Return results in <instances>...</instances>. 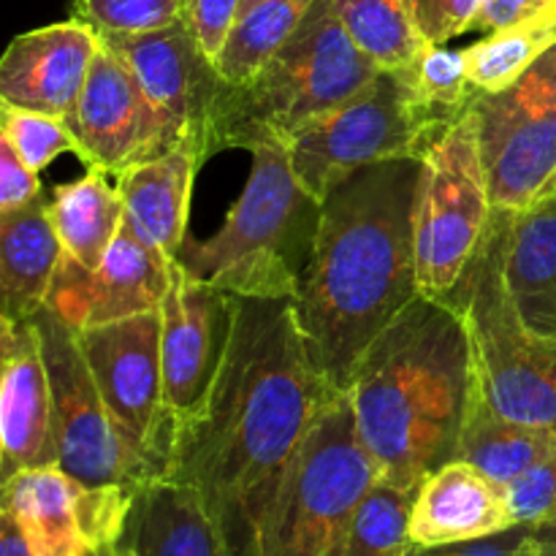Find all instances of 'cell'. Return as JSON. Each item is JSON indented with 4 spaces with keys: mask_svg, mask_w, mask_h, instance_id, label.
I'll return each instance as SVG.
<instances>
[{
    "mask_svg": "<svg viewBox=\"0 0 556 556\" xmlns=\"http://www.w3.org/2000/svg\"><path fill=\"white\" fill-rule=\"evenodd\" d=\"M334 386L293 299H239L231 345L204 405L172 429L168 472L204 500L228 556H264L282 483Z\"/></svg>",
    "mask_w": 556,
    "mask_h": 556,
    "instance_id": "cell-1",
    "label": "cell"
},
{
    "mask_svg": "<svg viewBox=\"0 0 556 556\" xmlns=\"http://www.w3.org/2000/svg\"><path fill=\"white\" fill-rule=\"evenodd\" d=\"M63 253L49 195L0 215V318L30 320L47 307Z\"/></svg>",
    "mask_w": 556,
    "mask_h": 556,
    "instance_id": "cell-22",
    "label": "cell"
},
{
    "mask_svg": "<svg viewBox=\"0 0 556 556\" xmlns=\"http://www.w3.org/2000/svg\"><path fill=\"white\" fill-rule=\"evenodd\" d=\"M136 74L163 130V150H193L201 163L217 150V119L228 81L185 16L163 30L101 36Z\"/></svg>",
    "mask_w": 556,
    "mask_h": 556,
    "instance_id": "cell-11",
    "label": "cell"
},
{
    "mask_svg": "<svg viewBox=\"0 0 556 556\" xmlns=\"http://www.w3.org/2000/svg\"><path fill=\"white\" fill-rule=\"evenodd\" d=\"M556 43V5L510 25L486 33L465 49L470 81L478 92H500L521 79L527 68Z\"/></svg>",
    "mask_w": 556,
    "mask_h": 556,
    "instance_id": "cell-27",
    "label": "cell"
},
{
    "mask_svg": "<svg viewBox=\"0 0 556 556\" xmlns=\"http://www.w3.org/2000/svg\"><path fill=\"white\" fill-rule=\"evenodd\" d=\"M139 494L90 489L58 465L3 481L0 510L14 519L33 556H90L119 546Z\"/></svg>",
    "mask_w": 556,
    "mask_h": 556,
    "instance_id": "cell-13",
    "label": "cell"
},
{
    "mask_svg": "<svg viewBox=\"0 0 556 556\" xmlns=\"http://www.w3.org/2000/svg\"><path fill=\"white\" fill-rule=\"evenodd\" d=\"M472 383L462 313L448 299L418 296L362 353L345 386L380 478L418 489L456 459Z\"/></svg>",
    "mask_w": 556,
    "mask_h": 556,
    "instance_id": "cell-3",
    "label": "cell"
},
{
    "mask_svg": "<svg viewBox=\"0 0 556 556\" xmlns=\"http://www.w3.org/2000/svg\"><path fill=\"white\" fill-rule=\"evenodd\" d=\"M334 9L353 43L380 68H402L429 47L405 0H334Z\"/></svg>",
    "mask_w": 556,
    "mask_h": 556,
    "instance_id": "cell-29",
    "label": "cell"
},
{
    "mask_svg": "<svg viewBox=\"0 0 556 556\" xmlns=\"http://www.w3.org/2000/svg\"><path fill=\"white\" fill-rule=\"evenodd\" d=\"M508 286L532 329L556 334V204L510 217Z\"/></svg>",
    "mask_w": 556,
    "mask_h": 556,
    "instance_id": "cell-25",
    "label": "cell"
},
{
    "mask_svg": "<svg viewBox=\"0 0 556 556\" xmlns=\"http://www.w3.org/2000/svg\"><path fill=\"white\" fill-rule=\"evenodd\" d=\"M521 81L556 106V43L521 74Z\"/></svg>",
    "mask_w": 556,
    "mask_h": 556,
    "instance_id": "cell-40",
    "label": "cell"
},
{
    "mask_svg": "<svg viewBox=\"0 0 556 556\" xmlns=\"http://www.w3.org/2000/svg\"><path fill=\"white\" fill-rule=\"evenodd\" d=\"M0 476L58 465L52 386L36 320L0 318Z\"/></svg>",
    "mask_w": 556,
    "mask_h": 556,
    "instance_id": "cell-18",
    "label": "cell"
},
{
    "mask_svg": "<svg viewBox=\"0 0 556 556\" xmlns=\"http://www.w3.org/2000/svg\"><path fill=\"white\" fill-rule=\"evenodd\" d=\"M481 155L494 210H532L556 188V106L525 81L476 96Z\"/></svg>",
    "mask_w": 556,
    "mask_h": 556,
    "instance_id": "cell-14",
    "label": "cell"
},
{
    "mask_svg": "<svg viewBox=\"0 0 556 556\" xmlns=\"http://www.w3.org/2000/svg\"><path fill=\"white\" fill-rule=\"evenodd\" d=\"M123 541L136 556H228L201 494L174 478H157L141 489Z\"/></svg>",
    "mask_w": 556,
    "mask_h": 556,
    "instance_id": "cell-23",
    "label": "cell"
},
{
    "mask_svg": "<svg viewBox=\"0 0 556 556\" xmlns=\"http://www.w3.org/2000/svg\"><path fill=\"white\" fill-rule=\"evenodd\" d=\"M0 556H33L30 546L22 538L20 527L3 510H0Z\"/></svg>",
    "mask_w": 556,
    "mask_h": 556,
    "instance_id": "cell-41",
    "label": "cell"
},
{
    "mask_svg": "<svg viewBox=\"0 0 556 556\" xmlns=\"http://www.w3.org/2000/svg\"><path fill=\"white\" fill-rule=\"evenodd\" d=\"M313 3L315 0H261L244 11L215 60L223 79L228 85L248 81L291 38Z\"/></svg>",
    "mask_w": 556,
    "mask_h": 556,
    "instance_id": "cell-28",
    "label": "cell"
},
{
    "mask_svg": "<svg viewBox=\"0 0 556 556\" xmlns=\"http://www.w3.org/2000/svg\"><path fill=\"white\" fill-rule=\"evenodd\" d=\"M410 556H538L535 527L514 525L510 530L448 546H413Z\"/></svg>",
    "mask_w": 556,
    "mask_h": 556,
    "instance_id": "cell-36",
    "label": "cell"
},
{
    "mask_svg": "<svg viewBox=\"0 0 556 556\" xmlns=\"http://www.w3.org/2000/svg\"><path fill=\"white\" fill-rule=\"evenodd\" d=\"M258 3H261V0H242V11H239V16H242L244 11H250L253 5H258Z\"/></svg>",
    "mask_w": 556,
    "mask_h": 556,
    "instance_id": "cell-44",
    "label": "cell"
},
{
    "mask_svg": "<svg viewBox=\"0 0 556 556\" xmlns=\"http://www.w3.org/2000/svg\"><path fill=\"white\" fill-rule=\"evenodd\" d=\"M552 454H556V432L503 416L483 396L478 383H472L470 407H467L465 427H462L456 459L470 462L489 478L508 486L514 478H519L521 472L548 459Z\"/></svg>",
    "mask_w": 556,
    "mask_h": 556,
    "instance_id": "cell-24",
    "label": "cell"
},
{
    "mask_svg": "<svg viewBox=\"0 0 556 556\" xmlns=\"http://www.w3.org/2000/svg\"><path fill=\"white\" fill-rule=\"evenodd\" d=\"M161 329V309H155L79 331V342L119 432L166 478L172 418L163 394Z\"/></svg>",
    "mask_w": 556,
    "mask_h": 556,
    "instance_id": "cell-12",
    "label": "cell"
},
{
    "mask_svg": "<svg viewBox=\"0 0 556 556\" xmlns=\"http://www.w3.org/2000/svg\"><path fill=\"white\" fill-rule=\"evenodd\" d=\"M0 139L36 174H41L54 157L79 152L74 130L63 117L3 101H0Z\"/></svg>",
    "mask_w": 556,
    "mask_h": 556,
    "instance_id": "cell-32",
    "label": "cell"
},
{
    "mask_svg": "<svg viewBox=\"0 0 556 556\" xmlns=\"http://www.w3.org/2000/svg\"><path fill=\"white\" fill-rule=\"evenodd\" d=\"M413 101L424 117L443 134L476 101L465 49H445L429 43L421 54L400 68Z\"/></svg>",
    "mask_w": 556,
    "mask_h": 556,
    "instance_id": "cell-30",
    "label": "cell"
},
{
    "mask_svg": "<svg viewBox=\"0 0 556 556\" xmlns=\"http://www.w3.org/2000/svg\"><path fill=\"white\" fill-rule=\"evenodd\" d=\"M535 546L538 556H556V516L535 525Z\"/></svg>",
    "mask_w": 556,
    "mask_h": 556,
    "instance_id": "cell-42",
    "label": "cell"
},
{
    "mask_svg": "<svg viewBox=\"0 0 556 556\" xmlns=\"http://www.w3.org/2000/svg\"><path fill=\"white\" fill-rule=\"evenodd\" d=\"M416 215L418 291L443 299L476 258L494 217L476 101L421 157Z\"/></svg>",
    "mask_w": 556,
    "mask_h": 556,
    "instance_id": "cell-9",
    "label": "cell"
},
{
    "mask_svg": "<svg viewBox=\"0 0 556 556\" xmlns=\"http://www.w3.org/2000/svg\"><path fill=\"white\" fill-rule=\"evenodd\" d=\"M204 163L193 150H168L136 163L117 177L130 231L168 264L185 244L193 179Z\"/></svg>",
    "mask_w": 556,
    "mask_h": 556,
    "instance_id": "cell-21",
    "label": "cell"
},
{
    "mask_svg": "<svg viewBox=\"0 0 556 556\" xmlns=\"http://www.w3.org/2000/svg\"><path fill=\"white\" fill-rule=\"evenodd\" d=\"M250 177L226 223L179 248L174 264L239 299H296L313 255L320 201L293 174L286 141L248 150Z\"/></svg>",
    "mask_w": 556,
    "mask_h": 556,
    "instance_id": "cell-4",
    "label": "cell"
},
{
    "mask_svg": "<svg viewBox=\"0 0 556 556\" xmlns=\"http://www.w3.org/2000/svg\"><path fill=\"white\" fill-rule=\"evenodd\" d=\"M514 525L503 483L465 459L445 462L416 489L410 514L413 546L476 541Z\"/></svg>",
    "mask_w": 556,
    "mask_h": 556,
    "instance_id": "cell-20",
    "label": "cell"
},
{
    "mask_svg": "<svg viewBox=\"0 0 556 556\" xmlns=\"http://www.w3.org/2000/svg\"><path fill=\"white\" fill-rule=\"evenodd\" d=\"M424 163H375L320 201L318 233L293 299L320 372L345 391L362 353L421 296L416 215Z\"/></svg>",
    "mask_w": 556,
    "mask_h": 556,
    "instance_id": "cell-2",
    "label": "cell"
},
{
    "mask_svg": "<svg viewBox=\"0 0 556 556\" xmlns=\"http://www.w3.org/2000/svg\"><path fill=\"white\" fill-rule=\"evenodd\" d=\"M443 134L416 106L400 68H380L362 92L286 144L299 182L324 201L337 182L375 163L421 161Z\"/></svg>",
    "mask_w": 556,
    "mask_h": 556,
    "instance_id": "cell-8",
    "label": "cell"
},
{
    "mask_svg": "<svg viewBox=\"0 0 556 556\" xmlns=\"http://www.w3.org/2000/svg\"><path fill=\"white\" fill-rule=\"evenodd\" d=\"M516 525H541L556 516V454L538 462L505 486Z\"/></svg>",
    "mask_w": 556,
    "mask_h": 556,
    "instance_id": "cell-34",
    "label": "cell"
},
{
    "mask_svg": "<svg viewBox=\"0 0 556 556\" xmlns=\"http://www.w3.org/2000/svg\"><path fill=\"white\" fill-rule=\"evenodd\" d=\"M510 217L494 210L476 258L443 299L465 318L472 375L494 410L556 432V334L527 324L508 286Z\"/></svg>",
    "mask_w": 556,
    "mask_h": 556,
    "instance_id": "cell-6",
    "label": "cell"
},
{
    "mask_svg": "<svg viewBox=\"0 0 556 556\" xmlns=\"http://www.w3.org/2000/svg\"><path fill=\"white\" fill-rule=\"evenodd\" d=\"M413 500L416 489L380 478L358 505L345 556H410Z\"/></svg>",
    "mask_w": 556,
    "mask_h": 556,
    "instance_id": "cell-31",
    "label": "cell"
},
{
    "mask_svg": "<svg viewBox=\"0 0 556 556\" xmlns=\"http://www.w3.org/2000/svg\"><path fill=\"white\" fill-rule=\"evenodd\" d=\"M112 556H136V552H134V546H130V543L119 541V546H117V548H114V552H112Z\"/></svg>",
    "mask_w": 556,
    "mask_h": 556,
    "instance_id": "cell-43",
    "label": "cell"
},
{
    "mask_svg": "<svg viewBox=\"0 0 556 556\" xmlns=\"http://www.w3.org/2000/svg\"><path fill=\"white\" fill-rule=\"evenodd\" d=\"M87 168L119 177L136 163L161 155L163 130L130 65L101 38L85 90L68 117Z\"/></svg>",
    "mask_w": 556,
    "mask_h": 556,
    "instance_id": "cell-16",
    "label": "cell"
},
{
    "mask_svg": "<svg viewBox=\"0 0 556 556\" xmlns=\"http://www.w3.org/2000/svg\"><path fill=\"white\" fill-rule=\"evenodd\" d=\"M552 5H556V0H486L478 11L476 22H472V30L483 33V36L505 30V27L519 25V22L530 20V16L541 14Z\"/></svg>",
    "mask_w": 556,
    "mask_h": 556,
    "instance_id": "cell-39",
    "label": "cell"
},
{
    "mask_svg": "<svg viewBox=\"0 0 556 556\" xmlns=\"http://www.w3.org/2000/svg\"><path fill=\"white\" fill-rule=\"evenodd\" d=\"M114 548H117V546H114ZM114 548H109V552H96V554H90V556H112Z\"/></svg>",
    "mask_w": 556,
    "mask_h": 556,
    "instance_id": "cell-45",
    "label": "cell"
},
{
    "mask_svg": "<svg viewBox=\"0 0 556 556\" xmlns=\"http://www.w3.org/2000/svg\"><path fill=\"white\" fill-rule=\"evenodd\" d=\"M239 11L242 0H185V22L212 60L220 54L228 33L237 25Z\"/></svg>",
    "mask_w": 556,
    "mask_h": 556,
    "instance_id": "cell-37",
    "label": "cell"
},
{
    "mask_svg": "<svg viewBox=\"0 0 556 556\" xmlns=\"http://www.w3.org/2000/svg\"><path fill=\"white\" fill-rule=\"evenodd\" d=\"M33 320L52 386L58 467L90 489H125L139 494L161 476L119 432L81 351L79 331L47 307Z\"/></svg>",
    "mask_w": 556,
    "mask_h": 556,
    "instance_id": "cell-10",
    "label": "cell"
},
{
    "mask_svg": "<svg viewBox=\"0 0 556 556\" xmlns=\"http://www.w3.org/2000/svg\"><path fill=\"white\" fill-rule=\"evenodd\" d=\"M41 179L33 168L22 163V157L0 139V215L22 210L41 199Z\"/></svg>",
    "mask_w": 556,
    "mask_h": 556,
    "instance_id": "cell-38",
    "label": "cell"
},
{
    "mask_svg": "<svg viewBox=\"0 0 556 556\" xmlns=\"http://www.w3.org/2000/svg\"><path fill=\"white\" fill-rule=\"evenodd\" d=\"M74 11L98 36H139L182 20L185 0H74Z\"/></svg>",
    "mask_w": 556,
    "mask_h": 556,
    "instance_id": "cell-33",
    "label": "cell"
},
{
    "mask_svg": "<svg viewBox=\"0 0 556 556\" xmlns=\"http://www.w3.org/2000/svg\"><path fill=\"white\" fill-rule=\"evenodd\" d=\"M380 65L353 43L334 0H315L302 25L242 85H228L217 119V150L288 141L362 92Z\"/></svg>",
    "mask_w": 556,
    "mask_h": 556,
    "instance_id": "cell-5",
    "label": "cell"
},
{
    "mask_svg": "<svg viewBox=\"0 0 556 556\" xmlns=\"http://www.w3.org/2000/svg\"><path fill=\"white\" fill-rule=\"evenodd\" d=\"M380 467L358 434L348 391L315 418L266 527L264 556H345L353 519Z\"/></svg>",
    "mask_w": 556,
    "mask_h": 556,
    "instance_id": "cell-7",
    "label": "cell"
},
{
    "mask_svg": "<svg viewBox=\"0 0 556 556\" xmlns=\"http://www.w3.org/2000/svg\"><path fill=\"white\" fill-rule=\"evenodd\" d=\"M237 296L193 280L179 264L161 304L163 394L172 429L188 421L215 386L231 345Z\"/></svg>",
    "mask_w": 556,
    "mask_h": 556,
    "instance_id": "cell-15",
    "label": "cell"
},
{
    "mask_svg": "<svg viewBox=\"0 0 556 556\" xmlns=\"http://www.w3.org/2000/svg\"><path fill=\"white\" fill-rule=\"evenodd\" d=\"M546 201H552V204H556V188L552 190V193H548V199Z\"/></svg>",
    "mask_w": 556,
    "mask_h": 556,
    "instance_id": "cell-46",
    "label": "cell"
},
{
    "mask_svg": "<svg viewBox=\"0 0 556 556\" xmlns=\"http://www.w3.org/2000/svg\"><path fill=\"white\" fill-rule=\"evenodd\" d=\"M172 269L174 264L152 253L123 220L98 269H85L63 253L47 309L76 331L155 313L172 286Z\"/></svg>",
    "mask_w": 556,
    "mask_h": 556,
    "instance_id": "cell-17",
    "label": "cell"
},
{
    "mask_svg": "<svg viewBox=\"0 0 556 556\" xmlns=\"http://www.w3.org/2000/svg\"><path fill=\"white\" fill-rule=\"evenodd\" d=\"M483 3L486 0H405L418 33L432 47H445L451 38L472 30Z\"/></svg>",
    "mask_w": 556,
    "mask_h": 556,
    "instance_id": "cell-35",
    "label": "cell"
},
{
    "mask_svg": "<svg viewBox=\"0 0 556 556\" xmlns=\"http://www.w3.org/2000/svg\"><path fill=\"white\" fill-rule=\"evenodd\" d=\"M98 47V30L79 16L20 33L0 60V101L68 123Z\"/></svg>",
    "mask_w": 556,
    "mask_h": 556,
    "instance_id": "cell-19",
    "label": "cell"
},
{
    "mask_svg": "<svg viewBox=\"0 0 556 556\" xmlns=\"http://www.w3.org/2000/svg\"><path fill=\"white\" fill-rule=\"evenodd\" d=\"M49 215L65 255L85 269H98L123 228L125 204L117 185H109V174L87 168L49 195Z\"/></svg>",
    "mask_w": 556,
    "mask_h": 556,
    "instance_id": "cell-26",
    "label": "cell"
}]
</instances>
